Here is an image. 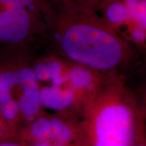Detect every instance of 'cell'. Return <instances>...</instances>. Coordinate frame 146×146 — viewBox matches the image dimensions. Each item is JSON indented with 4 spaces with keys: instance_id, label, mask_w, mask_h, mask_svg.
I'll return each instance as SVG.
<instances>
[{
    "instance_id": "obj_1",
    "label": "cell",
    "mask_w": 146,
    "mask_h": 146,
    "mask_svg": "<svg viewBox=\"0 0 146 146\" xmlns=\"http://www.w3.org/2000/svg\"><path fill=\"white\" fill-rule=\"evenodd\" d=\"M44 44L74 63L104 74L121 72L136 58V48L107 26L96 11L46 0Z\"/></svg>"
},
{
    "instance_id": "obj_2",
    "label": "cell",
    "mask_w": 146,
    "mask_h": 146,
    "mask_svg": "<svg viewBox=\"0 0 146 146\" xmlns=\"http://www.w3.org/2000/svg\"><path fill=\"white\" fill-rule=\"evenodd\" d=\"M145 116L123 73H110L79 118L80 146H133L143 136Z\"/></svg>"
},
{
    "instance_id": "obj_3",
    "label": "cell",
    "mask_w": 146,
    "mask_h": 146,
    "mask_svg": "<svg viewBox=\"0 0 146 146\" xmlns=\"http://www.w3.org/2000/svg\"><path fill=\"white\" fill-rule=\"evenodd\" d=\"M31 63L43 110L78 118L109 75L74 63L49 49L40 54L33 50Z\"/></svg>"
},
{
    "instance_id": "obj_4",
    "label": "cell",
    "mask_w": 146,
    "mask_h": 146,
    "mask_svg": "<svg viewBox=\"0 0 146 146\" xmlns=\"http://www.w3.org/2000/svg\"><path fill=\"white\" fill-rule=\"evenodd\" d=\"M33 50L0 52V114L16 140L45 111L32 66Z\"/></svg>"
},
{
    "instance_id": "obj_5",
    "label": "cell",
    "mask_w": 146,
    "mask_h": 146,
    "mask_svg": "<svg viewBox=\"0 0 146 146\" xmlns=\"http://www.w3.org/2000/svg\"><path fill=\"white\" fill-rule=\"evenodd\" d=\"M42 8L0 9V52L33 50L35 45L44 43L46 24Z\"/></svg>"
},
{
    "instance_id": "obj_6",
    "label": "cell",
    "mask_w": 146,
    "mask_h": 146,
    "mask_svg": "<svg viewBox=\"0 0 146 146\" xmlns=\"http://www.w3.org/2000/svg\"><path fill=\"white\" fill-rule=\"evenodd\" d=\"M96 12L132 46L145 50L146 0H101Z\"/></svg>"
},
{
    "instance_id": "obj_7",
    "label": "cell",
    "mask_w": 146,
    "mask_h": 146,
    "mask_svg": "<svg viewBox=\"0 0 146 146\" xmlns=\"http://www.w3.org/2000/svg\"><path fill=\"white\" fill-rule=\"evenodd\" d=\"M79 118L44 111L21 131L25 146H80Z\"/></svg>"
},
{
    "instance_id": "obj_8",
    "label": "cell",
    "mask_w": 146,
    "mask_h": 146,
    "mask_svg": "<svg viewBox=\"0 0 146 146\" xmlns=\"http://www.w3.org/2000/svg\"><path fill=\"white\" fill-rule=\"evenodd\" d=\"M46 0H0V9L15 7L42 8Z\"/></svg>"
},
{
    "instance_id": "obj_9",
    "label": "cell",
    "mask_w": 146,
    "mask_h": 146,
    "mask_svg": "<svg viewBox=\"0 0 146 146\" xmlns=\"http://www.w3.org/2000/svg\"><path fill=\"white\" fill-rule=\"evenodd\" d=\"M52 1L73 3V4H76V5L81 6V7H87V8H89V9L96 11L101 0H52Z\"/></svg>"
},
{
    "instance_id": "obj_10",
    "label": "cell",
    "mask_w": 146,
    "mask_h": 146,
    "mask_svg": "<svg viewBox=\"0 0 146 146\" xmlns=\"http://www.w3.org/2000/svg\"><path fill=\"white\" fill-rule=\"evenodd\" d=\"M6 140H16L11 135L10 130L6 125L4 120L3 119L2 115L0 114V142Z\"/></svg>"
},
{
    "instance_id": "obj_11",
    "label": "cell",
    "mask_w": 146,
    "mask_h": 146,
    "mask_svg": "<svg viewBox=\"0 0 146 146\" xmlns=\"http://www.w3.org/2000/svg\"><path fill=\"white\" fill-rule=\"evenodd\" d=\"M0 146H25L24 144L19 140H6L1 141Z\"/></svg>"
}]
</instances>
